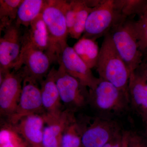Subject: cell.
<instances>
[{
  "label": "cell",
  "mask_w": 147,
  "mask_h": 147,
  "mask_svg": "<svg viewBox=\"0 0 147 147\" xmlns=\"http://www.w3.org/2000/svg\"><path fill=\"white\" fill-rule=\"evenodd\" d=\"M63 1H45L42 11L48 34V45L45 53L51 63H59L63 50L68 46L67 37L69 33Z\"/></svg>",
  "instance_id": "cell-1"
},
{
  "label": "cell",
  "mask_w": 147,
  "mask_h": 147,
  "mask_svg": "<svg viewBox=\"0 0 147 147\" xmlns=\"http://www.w3.org/2000/svg\"><path fill=\"white\" fill-rule=\"evenodd\" d=\"M96 67L99 78L128 94L131 72L119 55L110 33L104 36Z\"/></svg>",
  "instance_id": "cell-2"
},
{
  "label": "cell",
  "mask_w": 147,
  "mask_h": 147,
  "mask_svg": "<svg viewBox=\"0 0 147 147\" xmlns=\"http://www.w3.org/2000/svg\"><path fill=\"white\" fill-rule=\"evenodd\" d=\"M134 22L131 18H126L110 32L116 49L131 72L138 68L143 59L135 33Z\"/></svg>",
  "instance_id": "cell-3"
},
{
  "label": "cell",
  "mask_w": 147,
  "mask_h": 147,
  "mask_svg": "<svg viewBox=\"0 0 147 147\" xmlns=\"http://www.w3.org/2000/svg\"><path fill=\"white\" fill-rule=\"evenodd\" d=\"M126 18L116 8L114 0H102L89 15L83 37L96 40Z\"/></svg>",
  "instance_id": "cell-4"
},
{
  "label": "cell",
  "mask_w": 147,
  "mask_h": 147,
  "mask_svg": "<svg viewBox=\"0 0 147 147\" xmlns=\"http://www.w3.org/2000/svg\"><path fill=\"white\" fill-rule=\"evenodd\" d=\"M100 79L95 88L89 90V102L102 113L117 114L126 110L129 103L128 94L110 82Z\"/></svg>",
  "instance_id": "cell-5"
},
{
  "label": "cell",
  "mask_w": 147,
  "mask_h": 147,
  "mask_svg": "<svg viewBox=\"0 0 147 147\" xmlns=\"http://www.w3.org/2000/svg\"><path fill=\"white\" fill-rule=\"evenodd\" d=\"M78 123L83 147H102L121 132L116 122L105 118H92L84 124Z\"/></svg>",
  "instance_id": "cell-6"
},
{
  "label": "cell",
  "mask_w": 147,
  "mask_h": 147,
  "mask_svg": "<svg viewBox=\"0 0 147 147\" xmlns=\"http://www.w3.org/2000/svg\"><path fill=\"white\" fill-rule=\"evenodd\" d=\"M59 65L55 80L61 101L73 108L84 107L89 103V92L78 80L67 73L62 66Z\"/></svg>",
  "instance_id": "cell-7"
},
{
  "label": "cell",
  "mask_w": 147,
  "mask_h": 147,
  "mask_svg": "<svg viewBox=\"0 0 147 147\" xmlns=\"http://www.w3.org/2000/svg\"><path fill=\"white\" fill-rule=\"evenodd\" d=\"M20 100L14 113L9 118L15 125L21 119L30 115L39 114L44 109L40 88L37 82L28 76H24Z\"/></svg>",
  "instance_id": "cell-8"
},
{
  "label": "cell",
  "mask_w": 147,
  "mask_h": 147,
  "mask_svg": "<svg viewBox=\"0 0 147 147\" xmlns=\"http://www.w3.org/2000/svg\"><path fill=\"white\" fill-rule=\"evenodd\" d=\"M20 28L15 21L2 30L3 34L0 38V73L10 71L18 61L22 47Z\"/></svg>",
  "instance_id": "cell-9"
},
{
  "label": "cell",
  "mask_w": 147,
  "mask_h": 147,
  "mask_svg": "<svg viewBox=\"0 0 147 147\" xmlns=\"http://www.w3.org/2000/svg\"><path fill=\"white\" fill-rule=\"evenodd\" d=\"M24 76L22 71L13 70L1 74L0 111L1 115L10 117L18 106Z\"/></svg>",
  "instance_id": "cell-10"
},
{
  "label": "cell",
  "mask_w": 147,
  "mask_h": 147,
  "mask_svg": "<svg viewBox=\"0 0 147 147\" xmlns=\"http://www.w3.org/2000/svg\"><path fill=\"white\" fill-rule=\"evenodd\" d=\"M50 59L41 50L28 46H22L21 53L13 69L18 71L23 67L24 76H28L36 82L42 79L49 70Z\"/></svg>",
  "instance_id": "cell-11"
},
{
  "label": "cell",
  "mask_w": 147,
  "mask_h": 147,
  "mask_svg": "<svg viewBox=\"0 0 147 147\" xmlns=\"http://www.w3.org/2000/svg\"><path fill=\"white\" fill-rule=\"evenodd\" d=\"M42 115L46 124L43 132V147H61L65 130L76 120L73 111L66 110L55 114L45 113Z\"/></svg>",
  "instance_id": "cell-12"
},
{
  "label": "cell",
  "mask_w": 147,
  "mask_h": 147,
  "mask_svg": "<svg viewBox=\"0 0 147 147\" xmlns=\"http://www.w3.org/2000/svg\"><path fill=\"white\" fill-rule=\"evenodd\" d=\"M59 64L66 72L73 76L84 86L92 90L100 81L93 74L91 69L75 53L73 47L67 46L63 50Z\"/></svg>",
  "instance_id": "cell-13"
},
{
  "label": "cell",
  "mask_w": 147,
  "mask_h": 147,
  "mask_svg": "<svg viewBox=\"0 0 147 147\" xmlns=\"http://www.w3.org/2000/svg\"><path fill=\"white\" fill-rule=\"evenodd\" d=\"M45 124L42 115L33 114L21 119L13 127L31 147H43Z\"/></svg>",
  "instance_id": "cell-14"
},
{
  "label": "cell",
  "mask_w": 147,
  "mask_h": 147,
  "mask_svg": "<svg viewBox=\"0 0 147 147\" xmlns=\"http://www.w3.org/2000/svg\"><path fill=\"white\" fill-rule=\"evenodd\" d=\"M128 92L129 103L147 125V81L135 71L130 74Z\"/></svg>",
  "instance_id": "cell-15"
},
{
  "label": "cell",
  "mask_w": 147,
  "mask_h": 147,
  "mask_svg": "<svg viewBox=\"0 0 147 147\" xmlns=\"http://www.w3.org/2000/svg\"><path fill=\"white\" fill-rule=\"evenodd\" d=\"M56 70L54 67L51 69L41 82L40 88L43 108L47 110V113L51 114L61 111V101L55 80Z\"/></svg>",
  "instance_id": "cell-16"
},
{
  "label": "cell",
  "mask_w": 147,
  "mask_h": 147,
  "mask_svg": "<svg viewBox=\"0 0 147 147\" xmlns=\"http://www.w3.org/2000/svg\"><path fill=\"white\" fill-rule=\"evenodd\" d=\"M22 37V46H28L45 52L48 45L47 28L42 12L32 21Z\"/></svg>",
  "instance_id": "cell-17"
},
{
  "label": "cell",
  "mask_w": 147,
  "mask_h": 147,
  "mask_svg": "<svg viewBox=\"0 0 147 147\" xmlns=\"http://www.w3.org/2000/svg\"><path fill=\"white\" fill-rule=\"evenodd\" d=\"M78 56L89 68L96 67L100 50L96 40L82 37L73 47Z\"/></svg>",
  "instance_id": "cell-18"
},
{
  "label": "cell",
  "mask_w": 147,
  "mask_h": 147,
  "mask_svg": "<svg viewBox=\"0 0 147 147\" xmlns=\"http://www.w3.org/2000/svg\"><path fill=\"white\" fill-rule=\"evenodd\" d=\"M45 1L23 0L18 7L16 24L28 28L32 21L42 12Z\"/></svg>",
  "instance_id": "cell-19"
},
{
  "label": "cell",
  "mask_w": 147,
  "mask_h": 147,
  "mask_svg": "<svg viewBox=\"0 0 147 147\" xmlns=\"http://www.w3.org/2000/svg\"><path fill=\"white\" fill-rule=\"evenodd\" d=\"M116 8L126 18L141 17L147 11V0H114Z\"/></svg>",
  "instance_id": "cell-20"
},
{
  "label": "cell",
  "mask_w": 147,
  "mask_h": 147,
  "mask_svg": "<svg viewBox=\"0 0 147 147\" xmlns=\"http://www.w3.org/2000/svg\"><path fill=\"white\" fill-rule=\"evenodd\" d=\"M23 0H1V31L16 21L18 7Z\"/></svg>",
  "instance_id": "cell-21"
},
{
  "label": "cell",
  "mask_w": 147,
  "mask_h": 147,
  "mask_svg": "<svg viewBox=\"0 0 147 147\" xmlns=\"http://www.w3.org/2000/svg\"><path fill=\"white\" fill-rule=\"evenodd\" d=\"M94 8L88 5L87 1H79L76 21L72 30L69 34L71 38L79 39L84 33L87 19Z\"/></svg>",
  "instance_id": "cell-22"
},
{
  "label": "cell",
  "mask_w": 147,
  "mask_h": 147,
  "mask_svg": "<svg viewBox=\"0 0 147 147\" xmlns=\"http://www.w3.org/2000/svg\"><path fill=\"white\" fill-rule=\"evenodd\" d=\"M82 134L79 123L76 120L66 128L62 137L61 147H81Z\"/></svg>",
  "instance_id": "cell-23"
},
{
  "label": "cell",
  "mask_w": 147,
  "mask_h": 147,
  "mask_svg": "<svg viewBox=\"0 0 147 147\" xmlns=\"http://www.w3.org/2000/svg\"><path fill=\"white\" fill-rule=\"evenodd\" d=\"M0 147H28L13 127L7 126L0 131Z\"/></svg>",
  "instance_id": "cell-24"
},
{
  "label": "cell",
  "mask_w": 147,
  "mask_h": 147,
  "mask_svg": "<svg viewBox=\"0 0 147 147\" xmlns=\"http://www.w3.org/2000/svg\"><path fill=\"white\" fill-rule=\"evenodd\" d=\"M134 26L139 49L144 57L147 56V11L137 21H134Z\"/></svg>",
  "instance_id": "cell-25"
},
{
  "label": "cell",
  "mask_w": 147,
  "mask_h": 147,
  "mask_svg": "<svg viewBox=\"0 0 147 147\" xmlns=\"http://www.w3.org/2000/svg\"><path fill=\"white\" fill-rule=\"evenodd\" d=\"M128 147H147V139L134 131H129Z\"/></svg>",
  "instance_id": "cell-26"
},
{
  "label": "cell",
  "mask_w": 147,
  "mask_h": 147,
  "mask_svg": "<svg viewBox=\"0 0 147 147\" xmlns=\"http://www.w3.org/2000/svg\"><path fill=\"white\" fill-rule=\"evenodd\" d=\"M123 134L121 132L102 147H122Z\"/></svg>",
  "instance_id": "cell-27"
},
{
  "label": "cell",
  "mask_w": 147,
  "mask_h": 147,
  "mask_svg": "<svg viewBox=\"0 0 147 147\" xmlns=\"http://www.w3.org/2000/svg\"><path fill=\"white\" fill-rule=\"evenodd\" d=\"M135 71L147 81V56L143 57L142 63Z\"/></svg>",
  "instance_id": "cell-28"
},
{
  "label": "cell",
  "mask_w": 147,
  "mask_h": 147,
  "mask_svg": "<svg viewBox=\"0 0 147 147\" xmlns=\"http://www.w3.org/2000/svg\"><path fill=\"white\" fill-rule=\"evenodd\" d=\"M129 133V131H128L123 132L122 147H128Z\"/></svg>",
  "instance_id": "cell-29"
},
{
  "label": "cell",
  "mask_w": 147,
  "mask_h": 147,
  "mask_svg": "<svg viewBox=\"0 0 147 147\" xmlns=\"http://www.w3.org/2000/svg\"><path fill=\"white\" fill-rule=\"evenodd\" d=\"M146 132H145V136L147 139V125H146Z\"/></svg>",
  "instance_id": "cell-30"
},
{
  "label": "cell",
  "mask_w": 147,
  "mask_h": 147,
  "mask_svg": "<svg viewBox=\"0 0 147 147\" xmlns=\"http://www.w3.org/2000/svg\"></svg>",
  "instance_id": "cell-31"
}]
</instances>
